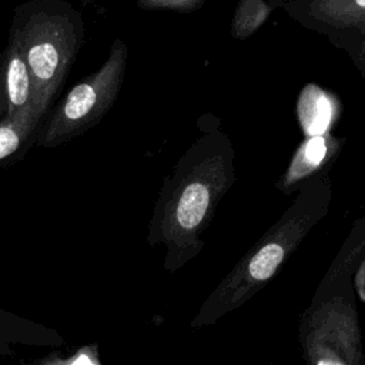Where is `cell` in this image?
<instances>
[{"instance_id":"obj_1","label":"cell","mask_w":365,"mask_h":365,"mask_svg":"<svg viewBox=\"0 0 365 365\" xmlns=\"http://www.w3.org/2000/svg\"><path fill=\"white\" fill-rule=\"evenodd\" d=\"M234 180V147L221 130L207 131L182 154L153 225L154 241L167 247L168 271L181 269L202 251V234Z\"/></svg>"},{"instance_id":"obj_2","label":"cell","mask_w":365,"mask_h":365,"mask_svg":"<svg viewBox=\"0 0 365 365\" xmlns=\"http://www.w3.org/2000/svg\"><path fill=\"white\" fill-rule=\"evenodd\" d=\"M332 197L327 174L307 178L292 204L204 299L190 321L191 329L210 327L238 309L279 272L308 232L327 215Z\"/></svg>"},{"instance_id":"obj_3","label":"cell","mask_w":365,"mask_h":365,"mask_svg":"<svg viewBox=\"0 0 365 365\" xmlns=\"http://www.w3.org/2000/svg\"><path fill=\"white\" fill-rule=\"evenodd\" d=\"M365 259V215L356 220L298 321L305 365L365 361L354 279Z\"/></svg>"},{"instance_id":"obj_4","label":"cell","mask_w":365,"mask_h":365,"mask_svg":"<svg viewBox=\"0 0 365 365\" xmlns=\"http://www.w3.org/2000/svg\"><path fill=\"white\" fill-rule=\"evenodd\" d=\"M125 50L120 44V48L113 50L111 58L106 67L88 81L77 84L64 100L60 115L56 117L53 133H68L80 124L88 121L96 113H101L110 101L114 98L123 76Z\"/></svg>"},{"instance_id":"obj_5","label":"cell","mask_w":365,"mask_h":365,"mask_svg":"<svg viewBox=\"0 0 365 365\" xmlns=\"http://www.w3.org/2000/svg\"><path fill=\"white\" fill-rule=\"evenodd\" d=\"M341 141L332 134L307 137L297 148L281 182V190L289 192L299 181L317 173L336 154Z\"/></svg>"},{"instance_id":"obj_6","label":"cell","mask_w":365,"mask_h":365,"mask_svg":"<svg viewBox=\"0 0 365 365\" xmlns=\"http://www.w3.org/2000/svg\"><path fill=\"white\" fill-rule=\"evenodd\" d=\"M299 125L305 137L329 134L338 117V100L317 84H307L297 103Z\"/></svg>"},{"instance_id":"obj_7","label":"cell","mask_w":365,"mask_h":365,"mask_svg":"<svg viewBox=\"0 0 365 365\" xmlns=\"http://www.w3.org/2000/svg\"><path fill=\"white\" fill-rule=\"evenodd\" d=\"M308 13L329 27L365 30V0H311Z\"/></svg>"},{"instance_id":"obj_8","label":"cell","mask_w":365,"mask_h":365,"mask_svg":"<svg viewBox=\"0 0 365 365\" xmlns=\"http://www.w3.org/2000/svg\"><path fill=\"white\" fill-rule=\"evenodd\" d=\"M46 107L44 100L31 101L26 108L20 110L13 121L0 125V160L13 154L30 130L36 125L41 111Z\"/></svg>"},{"instance_id":"obj_9","label":"cell","mask_w":365,"mask_h":365,"mask_svg":"<svg viewBox=\"0 0 365 365\" xmlns=\"http://www.w3.org/2000/svg\"><path fill=\"white\" fill-rule=\"evenodd\" d=\"M26 64L40 93H43L46 84L51 83L56 77L60 66V50L53 41L38 40L29 47Z\"/></svg>"},{"instance_id":"obj_10","label":"cell","mask_w":365,"mask_h":365,"mask_svg":"<svg viewBox=\"0 0 365 365\" xmlns=\"http://www.w3.org/2000/svg\"><path fill=\"white\" fill-rule=\"evenodd\" d=\"M6 80L10 107L26 108L30 104V73L17 46L10 51Z\"/></svg>"},{"instance_id":"obj_11","label":"cell","mask_w":365,"mask_h":365,"mask_svg":"<svg viewBox=\"0 0 365 365\" xmlns=\"http://www.w3.org/2000/svg\"><path fill=\"white\" fill-rule=\"evenodd\" d=\"M205 0H141L144 7L171 9L178 11H191L204 4Z\"/></svg>"},{"instance_id":"obj_12","label":"cell","mask_w":365,"mask_h":365,"mask_svg":"<svg viewBox=\"0 0 365 365\" xmlns=\"http://www.w3.org/2000/svg\"><path fill=\"white\" fill-rule=\"evenodd\" d=\"M71 365H94V364H93V361L87 355L83 354V355L77 356V359Z\"/></svg>"},{"instance_id":"obj_13","label":"cell","mask_w":365,"mask_h":365,"mask_svg":"<svg viewBox=\"0 0 365 365\" xmlns=\"http://www.w3.org/2000/svg\"><path fill=\"white\" fill-rule=\"evenodd\" d=\"M267 365H274V364H267Z\"/></svg>"},{"instance_id":"obj_14","label":"cell","mask_w":365,"mask_h":365,"mask_svg":"<svg viewBox=\"0 0 365 365\" xmlns=\"http://www.w3.org/2000/svg\"><path fill=\"white\" fill-rule=\"evenodd\" d=\"M362 365H365V361H364V364H362Z\"/></svg>"}]
</instances>
